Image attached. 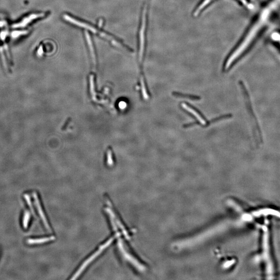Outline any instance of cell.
Masks as SVG:
<instances>
[{
	"label": "cell",
	"mask_w": 280,
	"mask_h": 280,
	"mask_svg": "<svg viewBox=\"0 0 280 280\" xmlns=\"http://www.w3.org/2000/svg\"><path fill=\"white\" fill-rule=\"evenodd\" d=\"M280 0H270L260 10L243 36L231 50L224 61L223 71H228L246 55L260 34L271 20L273 14L280 8Z\"/></svg>",
	"instance_id": "obj_1"
},
{
	"label": "cell",
	"mask_w": 280,
	"mask_h": 280,
	"mask_svg": "<svg viewBox=\"0 0 280 280\" xmlns=\"http://www.w3.org/2000/svg\"><path fill=\"white\" fill-rule=\"evenodd\" d=\"M120 236V233L117 232V234H116L114 237L110 238V239H109V240L106 241V242L104 244H102L96 252H94V253L91 256H90L89 258H88L86 261H84V263H83L82 265L80 267V268H79V270H77V272H76L75 274L73 275V277L72 278V279H75V278H77V277H78L79 275H80V274L82 273L83 271H84V270H85V269L86 268V267H87L88 265H89V263H90L91 261H93L97 256H98L99 254H100L102 253V252L104 249H105L109 245L111 244L112 242H113V240H114L115 238L116 237V236Z\"/></svg>",
	"instance_id": "obj_2"
},
{
	"label": "cell",
	"mask_w": 280,
	"mask_h": 280,
	"mask_svg": "<svg viewBox=\"0 0 280 280\" xmlns=\"http://www.w3.org/2000/svg\"><path fill=\"white\" fill-rule=\"evenodd\" d=\"M63 18H64L65 20L68 21V22H72V24H76L77 26H79L80 27L84 28L86 29H88V30L92 31V32H94V33L99 34L100 36H102L103 38H106V39H108V40H109V41L111 42L112 44L114 45L115 46H118L119 47H121V45L120 44V43H118V42L116 41L113 38H112L111 36H109L107 34H105L104 33L98 31L96 29H94V28L91 27L88 24H86L85 23H83V22H80V21L76 20L73 19V18L70 17L69 16L67 15H64L63 16Z\"/></svg>",
	"instance_id": "obj_3"
},
{
	"label": "cell",
	"mask_w": 280,
	"mask_h": 280,
	"mask_svg": "<svg viewBox=\"0 0 280 280\" xmlns=\"http://www.w3.org/2000/svg\"><path fill=\"white\" fill-rule=\"evenodd\" d=\"M118 246L120 251L121 252V253L123 255V256L124 257V258L129 261L132 265H133L135 267V268L138 269L140 271H143L145 270V267L142 265V263H140V262L137 260L136 258H134L133 256H132L131 254H130L127 251L125 248L123 246V244L121 240H120L118 241Z\"/></svg>",
	"instance_id": "obj_4"
},
{
	"label": "cell",
	"mask_w": 280,
	"mask_h": 280,
	"mask_svg": "<svg viewBox=\"0 0 280 280\" xmlns=\"http://www.w3.org/2000/svg\"><path fill=\"white\" fill-rule=\"evenodd\" d=\"M181 105L182 108H184L189 113H191V114L195 116V117L200 121V123H201L202 125H204V126L206 125L207 121H206L205 117L203 116L202 114L199 111H198V109H197L196 108L186 103H182Z\"/></svg>",
	"instance_id": "obj_5"
},
{
	"label": "cell",
	"mask_w": 280,
	"mask_h": 280,
	"mask_svg": "<svg viewBox=\"0 0 280 280\" xmlns=\"http://www.w3.org/2000/svg\"><path fill=\"white\" fill-rule=\"evenodd\" d=\"M33 198H34L35 205V207H36V208H37L40 217L41 218L42 220L43 221V224L44 225L45 227V228H46V229H47V230L48 231L51 232L50 227V225H49L48 221H47V219H46V216H45V215L44 213L43 212V209L42 208L41 203H40L39 199V197H38V195H37V193H36L35 192L33 193Z\"/></svg>",
	"instance_id": "obj_6"
},
{
	"label": "cell",
	"mask_w": 280,
	"mask_h": 280,
	"mask_svg": "<svg viewBox=\"0 0 280 280\" xmlns=\"http://www.w3.org/2000/svg\"><path fill=\"white\" fill-rule=\"evenodd\" d=\"M55 237L51 236L49 237L42 238H36V239H29L27 240V243L29 245H34L44 243L53 241L55 239Z\"/></svg>",
	"instance_id": "obj_7"
},
{
	"label": "cell",
	"mask_w": 280,
	"mask_h": 280,
	"mask_svg": "<svg viewBox=\"0 0 280 280\" xmlns=\"http://www.w3.org/2000/svg\"><path fill=\"white\" fill-rule=\"evenodd\" d=\"M172 95L174 97H176L178 98H186V99H190L191 100H195V101H198L201 100V98L199 96H196V95H192V94H182L181 92H173Z\"/></svg>",
	"instance_id": "obj_8"
},
{
	"label": "cell",
	"mask_w": 280,
	"mask_h": 280,
	"mask_svg": "<svg viewBox=\"0 0 280 280\" xmlns=\"http://www.w3.org/2000/svg\"><path fill=\"white\" fill-rule=\"evenodd\" d=\"M31 218V214L29 211L25 210L22 218V225L24 229H27Z\"/></svg>",
	"instance_id": "obj_9"
},
{
	"label": "cell",
	"mask_w": 280,
	"mask_h": 280,
	"mask_svg": "<svg viewBox=\"0 0 280 280\" xmlns=\"http://www.w3.org/2000/svg\"><path fill=\"white\" fill-rule=\"evenodd\" d=\"M232 115L231 114H226L224 115H222V116H219L218 117H216V118H214L212 120H211L210 121H208V123H207L206 125L204 126L205 127H208L209 126V125L212 124V123H216V121H219V120H224V119H227V118H231L232 117Z\"/></svg>",
	"instance_id": "obj_10"
},
{
	"label": "cell",
	"mask_w": 280,
	"mask_h": 280,
	"mask_svg": "<svg viewBox=\"0 0 280 280\" xmlns=\"http://www.w3.org/2000/svg\"><path fill=\"white\" fill-rule=\"evenodd\" d=\"M24 196V199H26L27 203L29 205V208H30L31 212L33 214H33L34 213V210H33V208L32 205V203H31V199H30V197L28 194H25Z\"/></svg>",
	"instance_id": "obj_11"
},
{
	"label": "cell",
	"mask_w": 280,
	"mask_h": 280,
	"mask_svg": "<svg viewBox=\"0 0 280 280\" xmlns=\"http://www.w3.org/2000/svg\"><path fill=\"white\" fill-rule=\"evenodd\" d=\"M200 123H198V122H193V123H186V124H185V125H183V128H189V127H191L193 126L194 125H199Z\"/></svg>",
	"instance_id": "obj_12"
},
{
	"label": "cell",
	"mask_w": 280,
	"mask_h": 280,
	"mask_svg": "<svg viewBox=\"0 0 280 280\" xmlns=\"http://www.w3.org/2000/svg\"><path fill=\"white\" fill-rule=\"evenodd\" d=\"M273 39L275 40L276 43H278L280 47V34H275L273 35Z\"/></svg>",
	"instance_id": "obj_13"
},
{
	"label": "cell",
	"mask_w": 280,
	"mask_h": 280,
	"mask_svg": "<svg viewBox=\"0 0 280 280\" xmlns=\"http://www.w3.org/2000/svg\"><path fill=\"white\" fill-rule=\"evenodd\" d=\"M120 108H122V109H124V108L126 107V104L124 102H121L120 103Z\"/></svg>",
	"instance_id": "obj_14"
},
{
	"label": "cell",
	"mask_w": 280,
	"mask_h": 280,
	"mask_svg": "<svg viewBox=\"0 0 280 280\" xmlns=\"http://www.w3.org/2000/svg\"><path fill=\"white\" fill-rule=\"evenodd\" d=\"M102 22H103V20H102V19H101V20H100V21H99V26L100 27H101V26H102Z\"/></svg>",
	"instance_id": "obj_15"
}]
</instances>
